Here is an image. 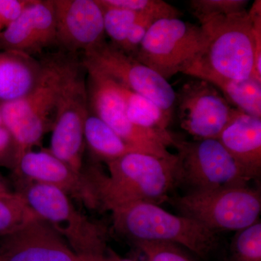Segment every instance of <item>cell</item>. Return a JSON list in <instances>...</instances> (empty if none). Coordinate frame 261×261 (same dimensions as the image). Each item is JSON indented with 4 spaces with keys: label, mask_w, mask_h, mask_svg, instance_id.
<instances>
[{
    "label": "cell",
    "mask_w": 261,
    "mask_h": 261,
    "mask_svg": "<svg viewBox=\"0 0 261 261\" xmlns=\"http://www.w3.org/2000/svg\"><path fill=\"white\" fill-rule=\"evenodd\" d=\"M42 61L20 51H0V106L18 100L37 85Z\"/></svg>",
    "instance_id": "obj_18"
},
{
    "label": "cell",
    "mask_w": 261,
    "mask_h": 261,
    "mask_svg": "<svg viewBox=\"0 0 261 261\" xmlns=\"http://www.w3.org/2000/svg\"><path fill=\"white\" fill-rule=\"evenodd\" d=\"M0 261H92L79 256L38 216L0 238Z\"/></svg>",
    "instance_id": "obj_14"
},
{
    "label": "cell",
    "mask_w": 261,
    "mask_h": 261,
    "mask_svg": "<svg viewBox=\"0 0 261 261\" xmlns=\"http://www.w3.org/2000/svg\"><path fill=\"white\" fill-rule=\"evenodd\" d=\"M102 4L115 8L152 15L159 19L180 18L181 13L162 0H99Z\"/></svg>",
    "instance_id": "obj_26"
},
{
    "label": "cell",
    "mask_w": 261,
    "mask_h": 261,
    "mask_svg": "<svg viewBox=\"0 0 261 261\" xmlns=\"http://www.w3.org/2000/svg\"><path fill=\"white\" fill-rule=\"evenodd\" d=\"M18 157L13 136L3 125H0V166L13 171Z\"/></svg>",
    "instance_id": "obj_29"
},
{
    "label": "cell",
    "mask_w": 261,
    "mask_h": 261,
    "mask_svg": "<svg viewBox=\"0 0 261 261\" xmlns=\"http://www.w3.org/2000/svg\"><path fill=\"white\" fill-rule=\"evenodd\" d=\"M100 261H135L130 260V259L123 258L121 257L111 250V249H108V251L106 252V255L101 259Z\"/></svg>",
    "instance_id": "obj_32"
},
{
    "label": "cell",
    "mask_w": 261,
    "mask_h": 261,
    "mask_svg": "<svg viewBox=\"0 0 261 261\" xmlns=\"http://www.w3.org/2000/svg\"><path fill=\"white\" fill-rule=\"evenodd\" d=\"M191 78L176 92L180 126L196 140H218L238 110L212 84Z\"/></svg>",
    "instance_id": "obj_12"
},
{
    "label": "cell",
    "mask_w": 261,
    "mask_h": 261,
    "mask_svg": "<svg viewBox=\"0 0 261 261\" xmlns=\"http://www.w3.org/2000/svg\"><path fill=\"white\" fill-rule=\"evenodd\" d=\"M202 27L208 34V42L184 74L200 80L211 76L231 80L255 77V37L247 10L212 19Z\"/></svg>",
    "instance_id": "obj_4"
},
{
    "label": "cell",
    "mask_w": 261,
    "mask_h": 261,
    "mask_svg": "<svg viewBox=\"0 0 261 261\" xmlns=\"http://www.w3.org/2000/svg\"><path fill=\"white\" fill-rule=\"evenodd\" d=\"M32 0H0V29L2 31L20 17Z\"/></svg>",
    "instance_id": "obj_30"
},
{
    "label": "cell",
    "mask_w": 261,
    "mask_h": 261,
    "mask_svg": "<svg viewBox=\"0 0 261 261\" xmlns=\"http://www.w3.org/2000/svg\"><path fill=\"white\" fill-rule=\"evenodd\" d=\"M253 27L254 37H255V73L254 76L261 81V2L255 1L251 9L249 10Z\"/></svg>",
    "instance_id": "obj_31"
},
{
    "label": "cell",
    "mask_w": 261,
    "mask_h": 261,
    "mask_svg": "<svg viewBox=\"0 0 261 261\" xmlns=\"http://www.w3.org/2000/svg\"><path fill=\"white\" fill-rule=\"evenodd\" d=\"M10 192H13V191L10 190L5 178L0 175V193H10Z\"/></svg>",
    "instance_id": "obj_33"
},
{
    "label": "cell",
    "mask_w": 261,
    "mask_h": 261,
    "mask_svg": "<svg viewBox=\"0 0 261 261\" xmlns=\"http://www.w3.org/2000/svg\"><path fill=\"white\" fill-rule=\"evenodd\" d=\"M248 4L246 0H192L189 3L192 14L200 25L214 18L245 11Z\"/></svg>",
    "instance_id": "obj_25"
},
{
    "label": "cell",
    "mask_w": 261,
    "mask_h": 261,
    "mask_svg": "<svg viewBox=\"0 0 261 261\" xmlns=\"http://www.w3.org/2000/svg\"><path fill=\"white\" fill-rule=\"evenodd\" d=\"M97 1L102 10L105 34L111 39V44L121 49L130 27L145 14L108 6L101 3L99 0Z\"/></svg>",
    "instance_id": "obj_23"
},
{
    "label": "cell",
    "mask_w": 261,
    "mask_h": 261,
    "mask_svg": "<svg viewBox=\"0 0 261 261\" xmlns=\"http://www.w3.org/2000/svg\"><path fill=\"white\" fill-rule=\"evenodd\" d=\"M134 244L143 252L146 261H195L175 244L153 241H139Z\"/></svg>",
    "instance_id": "obj_27"
},
{
    "label": "cell",
    "mask_w": 261,
    "mask_h": 261,
    "mask_svg": "<svg viewBox=\"0 0 261 261\" xmlns=\"http://www.w3.org/2000/svg\"><path fill=\"white\" fill-rule=\"evenodd\" d=\"M177 149L178 185L190 191L247 185L252 178L219 140H180Z\"/></svg>",
    "instance_id": "obj_10"
},
{
    "label": "cell",
    "mask_w": 261,
    "mask_h": 261,
    "mask_svg": "<svg viewBox=\"0 0 261 261\" xmlns=\"http://www.w3.org/2000/svg\"><path fill=\"white\" fill-rule=\"evenodd\" d=\"M0 125H3V121H2L1 113H0Z\"/></svg>",
    "instance_id": "obj_34"
},
{
    "label": "cell",
    "mask_w": 261,
    "mask_h": 261,
    "mask_svg": "<svg viewBox=\"0 0 261 261\" xmlns=\"http://www.w3.org/2000/svg\"><path fill=\"white\" fill-rule=\"evenodd\" d=\"M208 40L202 25L180 18L159 19L147 31L134 58L168 81L178 73H185Z\"/></svg>",
    "instance_id": "obj_7"
},
{
    "label": "cell",
    "mask_w": 261,
    "mask_h": 261,
    "mask_svg": "<svg viewBox=\"0 0 261 261\" xmlns=\"http://www.w3.org/2000/svg\"><path fill=\"white\" fill-rule=\"evenodd\" d=\"M57 45L53 0H32L20 17L0 32V49L34 57Z\"/></svg>",
    "instance_id": "obj_16"
},
{
    "label": "cell",
    "mask_w": 261,
    "mask_h": 261,
    "mask_svg": "<svg viewBox=\"0 0 261 261\" xmlns=\"http://www.w3.org/2000/svg\"><path fill=\"white\" fill-rule=\"evenodd\" d=\"M57 45L78 55L106 42L102 10L97 0H53Z\"/></svg>",
    "instance_id": "obj_13"
},
{
    "label": "cell",
    "mask_w": 261,
    "mask_h": 261,
    "mask_svg": "<svg viewBox=\"0 0 261 261\" xmlns=\"http://www.w3.org/2000/svg\"><path fill=\"white\" fill-rule=\"evenodd\" d=\"M159 19L152 15H142L130 27L126 39L120 49L128 56L134 58L140 47L141 43L145 38L147 31Z\"/></svg>",
    "instance_id": "obj_28"
},
{
    "label": "cell",
    "mask_w": 261,
    "mask_h": 261,
    "mask_svg": "<svg viewBox=\"0 0 261 261\" xmlns=\"http://www.w3.org/2000/svg\"><path fill=\"white\" fill-rule=\"evenodd\" d=\"M84 66L89 111L137 152L161 158L171 155L168 147L173 146L175 136L145 129L132 123L127 117L124 101L116 81L92 67Z\"/></svg>",
    "instance_id": "obj_9"
},
{
    "label": "cell",
    "mask_w": 261,
    "mask_h": 261,
    "mask_svg": "<svg viewBox=\"0 0 261 261\" xmlns=\"http://www.w3.org/2000/svg\"><path fill=\"white\" fill-rule=\"evenodd\" d=\"M13 173L15 178L56 187L88 208L98 209L93 192L82 171H74L49 149H30L20 154Z\"/></svg>",
    "instance_id": "obj_15"
},
{
    "label": "cell",
    "mask_w": 261,
    "mask_h": 261,
    "mask_svg": "<svg viewBox=\"0 0 261 261\" xmlns=\"http://www.w3.org/2000/svg\"><path fill=\"white\" fill-rule=\"evenodd\" d=\"M226 261H261V223L237 231Z\"/></svg>",
    "instance_id": "obj_24"
},
{
    "label": "cell",
    "mask_w": 261,
    "mask_h": 261,
    "mask_svg": "<svg viewBox=\"0 0 261 261\" xmlns=\"http://www.w3.org/2000/svg\"><path fill=\"white\" fill-rule=\"evenodd\" d=\"M117 84L124 101L127 117L132 123L159 133H170L168 127L173 113L161 109L150 99L132 92L121 84Z\"/></svg>",
    "instance_id": "obj_20"
},
{
    "label": "cell",
    "mask_w": 261,
    "mask_h": 261,
    "mask_svg": "<svg viewBox=\"0 0 261 261\" xmlns=\"http://www.w3.org/2000/svg\"><path fill=\"white\" fill-rule=\"evenodd\" d=\"M15 192L38 217L50 225L70 248L84 259L98 258L108 251L106 230L75 207L71 198L56 187L15 178Z\"/></svg>",
    "instance_id": "obj_5"
},
{
    "label": "cell",
    "mask_w": 261,
    "mask_h": 261,
    "mask_svg": "<svg viewBox=\"0 0 261 261\" xmlns=\"http://www.w3.org/2000/svg\"><path fill=\"white\" fill-rule=\"evenodd\" d=\"M84 136L86 149L94 163L107 164L128 152H137L90 111L84 123Z\"/></svg>",
    "instance_id": "obj_19"
},
{
    "label": "cell",
    "mask_w": 261,
    "mask_h": 261,
    "mask_svg": "<svg viewBox=\"0 0 261 261\" xmlns=\"http://www.w3.org/2000/svg\"><path fill=\"white\" fill-rule=\"evenodd\" d=\"M37 216L16 192L0 193V238Z\"/></svg>",
    "instance_id": "obj_22"
},
{
    "label": "cell",
    "mask_w": 261,
    "mask_h": 261,
    "mask_svg": "<svg viewBox=\"0 0 261 261\" xmlns=\"http://www.w3.org/2000/svg\"><path fill=\"white\" fill-rule=\"evenodd\" d=\"M0 32H1V29H0Z\"/></svg>",
    "instance_id": "obj_35"
},
{
    "label": "cell",
    "mask_w": 261,
    "mask_h": 261,
    "mask_svg": "<svg viewBox=\"0 0 261 261\" xmlns=\"http://www.w3.org/2000/svg\"><path fill=\"white\" fill-rule=\"evenodd\" d=\"M232 107L250 116L261 118V81L255 77L243 80L207 77Z\"/></svg>",
    "instance_id": "obj_21"
},
{
    "label": "cell",
    "mask_w": 261,
    "mask_h": 261,
    "mask_svg": "<svg viewBox=\"0 0 261 261\" xmlns=\"http://www.w3.org/2000/svg\"><path fill=\"white\" fill-rule=\"evenodd\" d=\"M218 140L252 180L260 177L261 118L238 110Z\"/></svg>",
    "instance_id": "obj_17"
},
{
    "label": "cell",
    "mask_w": 261,
    "mask_h": 261,
    "mask_svg": "<svg viewBox=\"0 0 261 261\" xmlns=\"http://www.w3.org/2000/svg\"><path fill=\"white\" fill-rule=\"evenodd\" d=\"M87 70L75 57L62 85L51 132L49 150L77 172H82L86 149L84 128L89 109Z\"/></svg>",
    "instance_id": "obj_8"
},
{
    "label": "cell",
    "mask_w": 261,
    "mask_h": 261,
    "mask_svg": "<svg viewBox=\"0 0 261 261\" xmlns=\"http://www.w3.org/2000/svg\"><path fill=\"white\" fill-rule=\"evenodd\" d=\"M186 216L218 233L239 231L259 221L261 194L247 185L195 190L168 200Z\"/></svg>",
    "instance_id": "obj_6"
},
{
    "label": "cell",
    "mask_w": 261,
    "mask_h": 261,
    "mask_svg": "<svg viewBox=\"0 0 261 261\" xmlns=\"http://www.w3.org/2000/svg\"><path fill=\"white\" fill-rule=\"evenodd\" d=\"M106 174L99 163L82 168L96 200L98 210L111 211L134 202L160 205L169 200L178 185L176 154L161 158L143 152H128L107 163Z\"/></svg>",
    "instance_id": "obj_1"
},
{
    "label": "cell",
    "mask_w": 261,
    "mask_h": 261,
    "mask_svg": "<svg viewBox=\"0 0 261 261\" xmlns=\"http://www.w3.org/2000/svg\"><path fill=\"white\" fill-rule=\"evenodd\" d=\"M77 56L60 51L44 57L42 75L34 89L18 100L0 106L3 125L14 139L18 157L40 145L51 132L63 81Z\"/></svg>",
    "instance_id": "obj_2"
},
{
    "label": "cell",
    "mask_w": 261,
    "mask_h": 261,
    "mask_svg": "<svg viewBox=\"0 0 261 261\" xmlns=\"http://www.w3.org/2000/svg\"><path fill=\"white\" fill-rule=\"evenodd\" d=\"M82 62L132 92L150 99L161 109L173 113L176 91L169 82L111 43L106 41L86 51Z\"/></svg>",
    "instance_id": "obj_11"
},
{
    "label": "cell",
    "mask_w": 261,
    "mask_h": 261,
    "mask_svg": "<svg viewBox=\"0 0 261 261\" xmlns=\"http://www.w3.org/2000/svg\"><path fill=\"white\" fill-rule=\"evenodd\" d=\"M117 232L135 243L163 242L186 247L207 260L218 247L217 232L195 220L163 210L159 205L134 202L111 211Z\"/></svg>",
    "instance_id": "obj_3"
}]
</instances>
